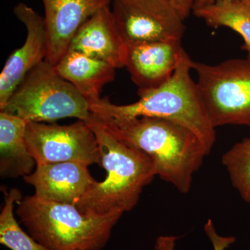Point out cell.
<instances>
[{
  "mask_svg": "<svg viewBox=\"0 0 250 250\" xmlns=\"http://www.w3.org/2000/svg\"><path fill=\"white\" fill-rule=\"evenodd\" d=\"M98 119L117 139L150 156L156 176L182 193L190 190L194 174L210 152L193 131L170 120L155 117Z\"/></svg>",
  "mask_w": 250,
  "mask_h": 250,
  "instance_id": "6da1fadb",
  "label": "cell"
},
{
  "mask_svg": "<svg viewBox=\"0 0 250 250\" xmlns=\"http://www.w3.org/2000/svg\"><path fill=\"white\" fill-rule=\"evenodd\" d=\"M85 122L96 136L106 176L90 188L77 208L90 216L123 215L136 207L143 188L156 177L154 162L146 153L115 137L93 113Z\"/></svg>",
  "mask_w": 250,
  "mask_h": 250,
  "instance_id": "7a4b0ae2",
  "label": "cell"
},
{
  "mask_svg": "<svg viewBox=\"0 0 250 250\" xmlns=\"http://www.w3.org/2000/svg\"><path fill=\"white\" fill-rule=\"evenodd\" d=\"M191 59L185 50L174 75L155 89L138 94L139 100L129 104L117 105L107 98L89 103L90 111L100 120L125 121L139 117L170 120L193 131L211 150L216 140L196 82L192 80Z\"/></svg>",
  "mask_w": 250,
  "mask_h": 250,
  "instance_id": "3957f363",
  "label": "cell"
},
{
  "mask_svg": "<svg viewBox=\"0 0 250 250\" xmlns=\"http://www.w3.org/2000/svg\"><path fill=\"white\" fill-rule=\"evenodd\" d=\"M17 204L16 214L29 234L50 250H103L122 216H90L75 205L47 201L35 195Z\"/></svg>",
  "mask_w": 250,
  "mask_h": 250,
  "instance_id": "277c9868",
  "label": "cell"
},
{
  "mask_svg": "<svg viewBox=\"0 0 250 250\" xmlns=\"http://www.w3.org/2000/svg\"><path fill=\"white\" fill-rule=\"evenodd\" d=\"M1 111L27 123H53L67 118L87 121L92 114L86 99L46 61L28 74Z\"/></svg>",
  "mask_w": 250,
  "mask_h": 250,
  "instance_id": "5b68a950",
  "label": "cell"
},
{
  "mask_svg": "<svg viewBox=\"0 0 250 250\" xmlns=\"http://www.w3.org/2000/svg\"><path fill=\"white\" fill-rule=\"evenodd\" d=\"M192 70L213 126L250 127V59H228L215 65L192 62Z\"/></svg>",
  "mask_w": 250,
  "mask_h": 250,
  "instance_id": "8992f818",
  "label": "cell"
},
{
  "mask_svg": "<svg viewBox=\"0 0 250 250\" xmlns=\"http://www.w3.org/2000/svg\"><path fill=\"white\" fill-rule=\"evenodd\" d=\"M25 137L36 165L78 162L101 166L98 140L87 122L78 120L70 125L29 122Z\"/></svg>",
  "mask_w": 250,
  "mask_h": 250,
  "instance_id": "52a82bcc",
  "label": "cell"
},
{
  "mask_svg": "<svg viewBox=\"0 0 250 250\" xmlns=\"http://www.w3.org/2000/svg\"><path fill=\"white\" fill-rule=\"evenodd\" d=\"M111 10L127 45L183 37L185 19L171 0H111Z\"/></svg>",
  "mask_w": 250,
  "mask_h": 250,
  "instance_id": "ba28073f",
  "label": "cell"
},
{
  "mask_svg": "<svg viewBox=\"0 0 250 250\" xmlns=\"http://www.w3.org/2000/svg\"><path fill=\"white\" fill-rule=\"evenodd\" d=\"M14 13L25 27L27 36L24 44L10 55L0 75L1 110L28 74L45 61L47 56L45 18L22 2L15 6Z\"/></svg>",
  "mask_w": 250,
  "mask_h": 250,
  "instance_id": "9c48e42d",
  "label": "cell"
},
{
  "mask_svg": "<svg viewBox=\"0 0 250 250\" xmlns=\"http://www.w3.org/2000/svg\"><path fill=\"white\" fill-rule=\"evenodd\" d=\"M45 9L47 52L45 61L56 65L66 54L72 38L88 19L111 0H42Z\"/></svg>",
  "mask_w": 250,
  "mask_h": 250,
  "instance_id": "30bf717a",
  "label": "cell"
},
{
  "mask_svg": "<svg viewBox=\"0 0 250 250\" xmlns=\"http://www.w3.org/2000/svg\"><path fill=\"white\" fill-rule=\"evenodd\" d=\"M184 50L182 41L128 45L125 67L138 87V94L155 89L170 80Z\"/></svg>",
  "mask_w": 250,
  "mask_h": 250,
  "instance_id": "8fae6325",
  "label": "cell"
},
{
  "mask_svg": "<svg viewBox=\"0 0 250 250\" xmlns=\"http://www.w3.org/2000/svg\"><path fill=\"white\" fill-rule=\"evenodd\" d=\"M88 167L87 164L78 162L36 165L35 170L23 178L34 188L36 197L76 206L97 182Z\"/></svg>",
  "mask_w": 250,
  "mask_h": 250,
  "instance_id": "7c38bea8",
  "label": "cell"
},
{
  "mask_svg": "<svg viewBox=\"0 0 250 250\" xmlns=\"http://www.w3.org/2000/svg\"><path fill=\"white\" fill-rule=\"evenodd\" d=\"M69 49L99 59L114 67H125L128 45L116 27L111 6L88 18L77 31Z\"/></svg>",
  "mask_w": 250,
  "mask_h": 250,
  "instance_id": "4fadbf2b",
  "label": "cell"
},
{
  "mask_svg": "<svg viewBox=\"0 0 250 250\" xmlns=\"http://www.w3.org/2000/svg\"><path fill=\"white\" fill-rule=\"evenodd\" d=\"M56 71L72 83L88 103L100 99L105 85L114 80L116 68L108 62L68 49L54 65Z\"/></svg>",
  "mask_w": 250,
  "mask_h": 250,
  "instance_id": "5bb4252c",
  "label": "cell"
},
{
  "mask_svg": "<svg viewBox=\"0 0 250 250\" xmlns=\"http://www.w3.org/2000/svg\"><path fill=\"white\" fill-rule=\"evenodd\" d=\"M27 122L0 112V174L2 179L25 177L34 171L36 161L26 141Z\"/></svg>",
  "mask_w": 250,
  "mask_h": 250,
  "instance_id": "9a60e30c",
  "label": "cell"
},
{
  "mask_svg": "<svg viewBox=\"0 0 250 250\" xmlns=\"http://www.w3.org/2000/svg\"><path fill=\"white\" fill-rule=\"evenodd\" d=\"M192 12L208 27H228L240 34L244 41L243 49L250 60V9L241 0H216Z\"/></svg>",
  "mask_w": 250,
  "mask_h": 250,
  "instance_id": "2e32d148",
  "label": "cell"
},
{
  "mask_svg": "<svg viewBox=\"0 0 250 250\" xmlns=\"http://www.w3.org/2000/svg\"><path fill=\"white\" fill-rule=\"evenodd\" d=\"M21 199V192L16 188L6 194L0 213V243L11 250H50L24 232L15 218V203Z\"/></svg>",
  "mask_w": 250,
  "mask_h": 250,
  "instance_id": "e0dca14e",
  "label": "cell"
},
{
  "mask_svg": "<svg viewBox=\"0 0 250 250\" xmlns=\"http://www.w3.org/2000/svg\"><path fill=\"white\" fill-rule=\"evenodd\" d=\"M222 161L233 187L245 202L250 203V138L236 143L224 154Z\"/></svg>",
  "mask_w": 250,
  "mask_h": 250,
  "instance_id": "ac0fdd59",
  "label": "cell"
},
{
  "mask_svg": "<svg viewBox=\"0 0 250 250\" xmlns=\"http://www.w3.org/2000/svg\"><path fill=\"white\" fill-rule=\"evenodd\" d=\"M206 234L211 242L213 250H226L236 241L233 236H223L219 235L215 230L211 220H208L204 228ZM180 237L161 236L156 239L154 250H174L176 242Z\"/></svg>",
  "mask_w": 250,
  "mask_h": 250,
  "instance_id": "d6986e66",
  "label": "cell"
},
{
  "mask_svg": "<svg viewBox=\"0 0 250 250\" xmlns=\"http://www.w3.org/2000/svg\"><path fill=\"white\" fill-rule=\"evenodd\" d=\"M171 1L177 8L185 20L192 12L195 3V0H171Z\"/></svg>",
  "mask_w": 250,
  "mask_h": 250,
  "instance_id": "ffe728a7",
  "label": "cell"
},
{
  "mask_svg": "<svg viewBox=\"0 0 250 250\" xmlns=\"http://www.w3.org/2000/svg\"><path fill=\"white\" fill-rule=\"evenodd\" d=\"M215 1H216V0H195L193 9L209 6V5L213 4ZM192 11H193V10H192Z\"/></svg>",
  "mask_w": 250,
  "mask_h": 250,
  "instance_id": "44dd1931",
  "label": "cell"
},
{
  "mask_svg": "<svg viewBox=\"0 0 250 250\" xmlns=\"http://www.w3.org/2000/svg\"><path fill=\"white\" fill-rule=\"evenodd\" d=\"M241 1L242 3L246 5L247 7L249 8L250 9V0H241Z\"/></svg>",
  "mask_w": 250,
  "mask_h": 250,
  "instance_id": "7402d4cb",
  "label": "cell"
}]
</instances>
